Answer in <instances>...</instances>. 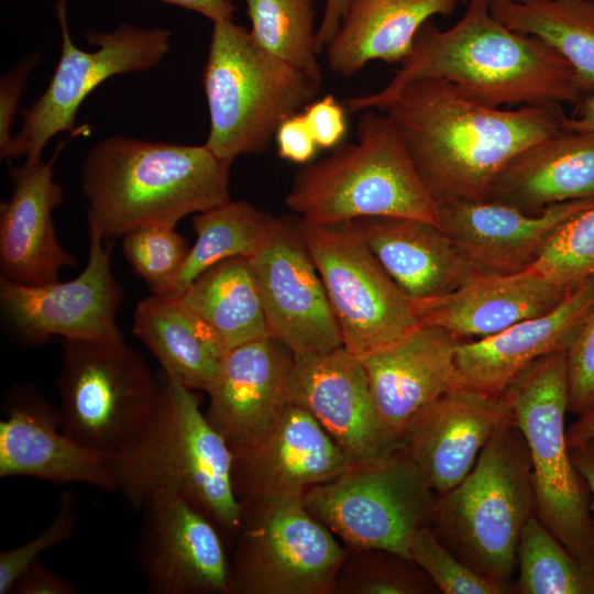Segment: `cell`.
<instances>
[{"label": "cell", "instance_id": "21", "mask_svg": "<svg viewBox=\"0 0 594 594\" xmlns=\"http://www.w3.org/2000/svg\"><path fill=\"white\" fill-rule=\"evenodd\" d=\"M594 202L570 200L530 215L491 200L437 202V224L483 273L509 274L529 268L568 220Z\"/></svg>", "mask_w": 594, "mask_h": 594}, {"label": "cell", "instance_id": "37", "mask_svg": "<svg viewBox=\"0 0 594 594\" xmlns=\"http://www.w3.org/2000/svg\"><path fill=\"white\" fill-rule=\"evenodd\" d=\"M410 560L444 594H505L514 585L492 580L462 562L437 537L432 527L419 529L409 549Z\"/></svg>", "mask_w": 594, "mask_h": 594}, {"label": "cell", "instance_id": "1", "mask_svg": "<svg viewBox=\"0 0 594 594\" xmlns=\"http://www.w3.org/2000/svg\"><path fill=\"white\" fill-rule=\"evenodd\" d=\"M439 202L485 200L499 172L530 145L564 131L561 105L490 107L441 79L403 86L380 109Z\"/></svg>", "mask_w": 594, "mask_h": 594}, {"label": "cell", "instance_id": "49", "mask_svg": "<svg viewBox=\"0 0 594 594\" xmlns=\"http://www.w3.org/2000/svg\"><path fill=\"white\" fill-rule=\"evenodd\" d=\"M563 127L565 131L594 132V91L576 105L573 116H566Z\"/></svg>", "mask_w": 594, "mask_h": 594}, {"label": "cell", "instance_id": "42", "mask_svg": "<svg viewBox=\"0 0 594 594\" xmlns=\"http://www.w3.org/2000/svg\"><path fill=\"white\" fill-rule=\"evenodd\" d=\"M38 55L31 53L7 72L0 80V158L4 161L13 134L11 132L20 97L26 80L38 63Z\"/></svg>", "mask_w": 594, "mask_h": 594}, {"label": "cell", "instance_id": "50", "mask_svg": "<svg viewBox=\"0 0 594 594\" xmlns=\"http://www.w3.org/2000/svg\"><path fill=\"white\" fill-rule=\"evenodd\" d=\"M590 438H594V407L580 415L579 419L566 430L569 446Z\"/></svg>", "mask_w": 594, "mask_h": 594}, {"label": "cell", "instance_id": "36", "mask_svg": "<svg viewBox=\"0 0 594 594\" xmlns=\"http://www.w3.org/2000/svg\"><path fill=\"white\" fill-rule=\"evenodd\" d=\"M530 267L569 292L594 276V202L557 230Z\"/></svg>", "mask_w": 594, "mask_h": 594}, {"label": "cell", "instance_id": "10", "mask_svg": "<svg viewBox=\"0 0 594 594\" xmlns=\"http://www.w3.org/2000/svg\"><path fill=\"white\" fill-rule=\"evenodd\" d=\"M231 593L324 594L348 561L338 537L305 506L302 496L242 505Z\"/></svg>", "mask_w": 594, "mask_h": 594}, {"label": "cell", "instance_id": "19", "mask_svg": "<svg viewBox=\"0 0 594 594\" xmlns=\"http://www.w3.org/2000/svg\"><path fill=\"white\" fill-rule=\"evenodd\" d=\"M354 463L302 407L289 403L256 444L233 454L232 485L242 505L276 496H302Z\"/></svg>", "mask_w": 594, "mask_h": 594}, {"label": "cell", "instance_id": "46", "mask_svg": "<svg viewBox=\"0 0 594 594\" xmlns=\"http://www.w3.org/2000/svg\"><path fill=\"white\" fill-rule=\"evenodd\" d=\"M167 4L176 6L209 19L212 24L233 20L237 7L231 0H157Z\"/></svg>", "mask_w": 594, "mask_h": 594}, {"label": "cell", "instance_id": "40", "mask_svg": "<svg viewBox=\"0 0 594 594\" xmlns=\"http://www.w3.org/2000/svg\"><path fill=\"white\" fill-rule=\"evenodd\" d=\"M78 520L74 493L65 491L59 496L56 515L45 530L21 546L0 552V594L12 592L20 575L43 551L73 538Z\"/></svg>", "mask_w": 594, "mask_h": 594}, {"label": "cell", "instance_id": "9", "mask_svg": "<svg viewBox=\"0 0 594 594\" xmlns=\"http://www.w3.org/2000/svg\"><path fill=\"white\" fill-rule=\"evenodd\" d=\"M57 389L63 432L109 459L146 426L161 382L125 341L64 340Z\"/></svg>", "mask_w": 594, "mask_h": 594}, {"label": "cell", "instance_id": "3", "mask_svg": "<svg viewBox=\"0 0 594 594\" xmlns=\"http://www.w3.org/2000/svg\"><path fill=\"white\" fill-rule=\"evenodd\" d=\"M229 168L205 144L107 136L81 166L88 229L106 241L145 226L175 228L230 200Z\"/></svg>", "mask_w": 594, "mask_h": 594}, {"label": "cell", "instance_id": "30", "mask_svg": "<svg viewBox=\"0 0 594 594\" xmlns=\"http://www.w3.org/2000/svg\"><path fill=\"white\" fill-rule=\"evenodd\" d=\"M132 331L166 375L193 391H208L222 354L178 297L152 294L142 299L134 311Z\"/></svg>", "mask_w": 594, "mask_h": 594}, {"label": "cell", "instance_id": "5", "mask_svg": "<svg viewBox=\"0 0 594 594\" xmlns=\"http://www.w3.org/2000/svg\"><path fill=\"white\" fill-rule=\"evenodd\" d=\"M286 205L310 224L365 217L414 218L437 224V201L393 122L375 109L361 116L355 142L339 144L329 156L297 172Z\"/></svg>", "mask_w": 594, "mask_h": 594}, {"label": "cell", "instance_id": "14", "mask_svg": "<svg viewBox=\"0 0 594 594\" xmlns=\"http://www.w3.org/2000/svg\"><path fill=\"white\" fill-rule=\"evenodd\" d=\"M89 229V255L82 272L68 282L23 285L0 278L6 323L29 345L54 338L123 342L117 312L123 288L111 270V249Z\"/></svg>", "mask_w": 594, "mask_h": 594}, {"label": "cell", "instance_id": "35", "mask_svg": "<svg viewBox=\"0 0 594 594\" xmlns=\"http://www.w3.org/2000/svg\"><path fill=\"white\" fill-rule=\"evenodd\" d=\"M519 594H594V570L579 562L534 514L517 549Z\"/></svg>", "mask_w": 594, "mask_h": 594}, {"label": "cell", "instance_id": "20", "mask_svg": "<svg viewBox=\"0 0 594 594\" xmlns=\"http://www.w3.org/2000/svg\"><path fill=\"white\" fill-rule=\"evenodd\" d=\"M0 420V477L26 476L56 484L84 483L117 492L108 458L67 437L58 409L30 384L12 387Z\"/></svg>", "mask_w": 594, "mask_h": 594}, {"label": "cell", "instance_id": "51", "mask_svg": "<svg viewBox=\"0 0 594 594\" xmlns=\"http://www.w3.org/2000/svg\"><path fill=\"white\" fill-rule=\"evenodd\" d=\"M458 2L468 3L469 0H457Z\"/></svg>", "mask_w": 594, "mask_h": 594}, {"label": "cell", "instance_id": "28", "mask_svg": "<svg viewBox=\"0 0 594 594\" xmlns=\"http://www.w3.org/2000/svg\"><path fill=\"white\" fill-rule=\"evenodd\" d=\"M594 197V132L562 131L513 157L485 200L536 215L548 207Z\"/></svg>", "mask_w": 594, "mask_h": 594}, {"label": "cell", "instance_id": "47", "mask_svg": "<svg viewBox=\"0 0 594 594\" xmlns=\"http://www.w3.org/2000/svg\"><path fill=\"white\" fill-rule=\"evenodd\" d=\"M572 463L584 479L591 492V506L594 512V438L569 446Z\"/></svg>", "mask_w": 594, "mask_h": 594}, {"label": "cell", "instance_id": "45", "mask_svg": "<svg viewBox=\"0 0 594 594\" xmlns=\"http://www.w3.org/2000/svg\"><path fill=\"white\" fill-rule=\"evenodd\" d=\"M12 592L16 594H77L68 581L34 561L16 580Z\"/></svg>", "mask_w": 594, "mask_h": 594}, {"label": "cell", "instance_id": "44", "mask_svg": "<svg viewBox=\"0 0 594 594\" xmlns=\"http://www.w3.org/2000/svg\"><path fill=\"white\" fill-rule=\"evenodd\" d=\"M275 140L278 156L293 163L308 164L319 148L302 112L285 119L276 131Z\"/></svg>", "mask_w": 594, "mask_h": 594}, {"label": "cell", "instance_id": "2", "mask_svg": "<svg viewBox=\"0 0 594 594\" xmlns=\"http://www.w3.org/2000/svg\"><path fill=\"white\" fill-rule=\"evenodd\" d=\"M400 68L380 91L346 101L351 112L380 109L406 84L441 79L483 105H578L587 94L571 65L541 38L512 31L490 11V0H469L463 16L439 30L418 31Z\"/></svg>", "mask_w": 594, "mask_h": 594}, {"label": "cell", "instance_id": "26", "mask_svg": "<svg viewBox=\"0 0 594 594\" xmlns=\"http://www.w3.org/2000/svg\"><path fill=\"white\" fill-rule=\"evenodd\" d=\"M569 293L529 267L509 274L483 273L449 294L414 302L420 324L439 327L464 342L544 315Z\"/></svg>", "mask_w": 594, "mask_h": 594}, {"label": "cell", "instance_id": "25", "mask_svg": "<svg viewBox=\"0 0 594 594\" xmlns=\"http://www.w3.org/2000/svg\"><path fill=\"white\" fill-rule=\"evenodd\" d=\"M459 343L439 327L419 324L393 344L360 359L377 413L402 442L419 413L459 387L454 363Z\"/></svg>", "mask_w": 594, "mask_h": 594}, {"label": "cell", "instance_id": "31", "mask_svg": "<svg viewBox=\"0 0 594 594\" xmlns=\"http://www.w3.org/2000/svg\"><path fill=\"white\" fill-rule=\"evenodd\" d=\"M221 354L268 337L257 283L245 257H231L195 278L178 296Z\"/></svg>", "mask_w": 594, "mask_h": 594}, {"label": "cell", "instance_id": "48", "mask_svg": "<svg viewBox=\"0 0 594 594\" xmlns=\"http://www.w3.org/2000/svg\"><path fill=\"white\" fill-rule=\"evenodd\" d=\"M346 3L348 0H324L322 20L316 33L319 53L324 50L336 34L345 11Z\"/></svg>", "mask_w": 594, "mask_h": 594}, {"label": "cell", "instance_id": "43", "mask_svg": "<svg viewBox=\"0 0 594 594\" xmlns=\"http://www.w3.org/2000/svg\"><path fill=\"white\" fill-rule=\"evenodd\" d=\"M302 114L318 147L329 150L342 143L348 129L345 109L333 95L311 101Z\"/></svg>", "mask_w": 594, "mask_h": 594}, {"label": "cell", "instance_id": "22", "mask_svg": "<svg viewBox=\"0 0 594 594\" xmlns=\"http://www.w3.org/2000/svg\"><path fill=\"white\" fill-rule=\"evenodd\" d=\"M63 146L48 161L25 158L22 166L9 169L12 189L0 206L1 278L45 285L58 282L64 267L77 265L76 256L59 243L52 216L65 201L53 172Z\"/></svg>", "mask_w": 594, "mask_h": 594}, {"label": "cell", "instance_id": "13", "mask_svg": "<svg viewBox=\"0 0 594 594\" xmlns=\"http://www.w3.org/2000/svg\"><path fill=\"white\" fill-rule=\"evenodd\" d=\"M61 57L43 94L22 110V125L13 135L4 161L24 155L42 157L56 134L75 130L79 107L107 79L157 66L170 50L172 32L164 28H139L121 23L109 32L89 30L85 37L97 46L84 51L72 41L67 0H57Z\"/></svg>", "mask_w": 594, "mask_h": 594}, {"label": "cell", "instance_id": "8", "mask_svg": "<svg viewBox=\"0 0 594 594\" xmlns=\"http://www.w3.org/2000/svg\"><path fill=\"white\" fill-rule=\"evenodd\" d=\"M529 450L535 515L582 564L594 570L591 492L566 440V351L539 358L498 396Z\"/></svg>", "mask_w": 594, "mask_h": 594}, {"label": "cell", "instance_id": "18", "mask_svg": "<svg viewBox=\"0 0 594 594\" xmlns=\"http://www.w3.org/2000/svg\"><path fill=\"white\" fill-rule=\"evenodd\" d=\"M294 354L265 337L240 344L220 358L218 372L206 392V417L232 453L264 439L290 403Z\"/></svg>", "mask_w": 594, "mask_h": 594}, {"label": "cell", "instance_id": "12", "mask_svg": "<svg viewBox=\"0 0 594 594\" xmlns=\"http://www.w3.org/2000/svg\"><path fill=\"white\" fill-rule=\"evenodd\" d=\"M297 227L349 353L362 359L420 324L414 299L382 267L353 220L327 224L299 220Z\"/></svg>", "mask_w": 594, "mask_h": 594}, {"label": "cell", "instance_id": "29", "mask_svg": "<svg viewBox=\"0 0 594 594\" xmlns=\"http://www.w3.org/2000/svg\"><path fill=\"white\" fill-rule=\"evenodd\" d=\"M457 0H348L340 25L327 44L330 70L349 77L372 61L402 63L420 28L449 15Z\"/></svg>", "mask_w": 594, "mask_h": 594}, {"label": "cell", "instance_id": "38", "mask_svg": "<svg viewBox=\"0 0 594 594\" xmlns=\"http://www.w3.org/2000/svg\"><path fill=\"white\" fill-rule=\"evenodd\" d=\"M122 238L128 263L150 290L173 277L190 250L188 240L167 226L141 227Z\"/></svg>", "mask_w": 594, "mask_h": 594}, {"label": "cell", "instance_id": "34", "mask_svg": "<svg viewBox=\"0 0 594 594\" xmlns=\"http://www.w3.org/2000/svg\"><path fill=\"white\" fill-rule=\"evenodd\" d=\"M254 42L267 53L322 81L314 0H244Z\"/></svg>", "mask_w": 594, "mask_h": 594}, {"label": "cell", "instance_id": "24", "mask_svg": "<svg viewBox=\"0 0 594 594\" xmlns=\"http://www.w3.org/2000/svg\"><path fill=\"white\" fill-rule=\"evenodd\" d=\"M593 308L594 276L544 315L519 321L492 337L460 342L454 358L458 386L498 397L532 362L566 351Z\"/></svg>", "mask_w": 594, "mask_h": 594}, {"label": "cell", "instance_id": "16", "mask_svg": "<svg viewBox=\"0 0 594 594\" xmlns=\"http://www.w3.org/2000/svg\"><path fill=\"white\" fill-rule=\"evenodd\" d=\"M141 512L134 554L150 593H231L220 530L205 513L169 492L153 495Z\"/></svg>", "mask_w": 594, "mask_h": 594}, {"label": "cell", "instance_id": "4", "mask_svg": "<svg viewBox=\"0 0 594 594\" xmlns=\"http://www.w3.org/2000/svg\"><path fill=\"white\" fill-rule=\"evenodd\" d=\"M160 382L158 404L146 426L108 459L117 492L135 510L157 493L180 495L234 537L242 506L232 485L233 453L201 411L197 391L163 371Z\"/></svg>", "mask_w": 594, "mask_h": 594}, {"label": "cell", "instance_id": "6", "mask_svg": "<svg viewBox=\"0 0 594 594\" xmlns=\"http://www.w3.org/2000/svg\"><path fill=\"white\" fill-rule=\"evenodd\" d=\"M534 514L528 446L505 416L469 475L437 495L432 529L474 571L509 584L517 569L521 530Z\"/></svg>", "mask_w": 594, "mask_h": 594}, {"label": "cell", "instance_id": "23", "mask_svg": "<svg viewBox=\"0 0 594 594\" xmlns=\"http://www.w3.org/2000/svg\"><path fill=\"white\" fill-rule=\"evenodd\" d=\"M505 416L499 397L455 387L414 418L403 448L429 487L443 495L469 475Z\"/></svg>", "mask_w": 594, "mask_h": 594}, {"label": "cell", "instance_id": "7", "mask_svg": "<svg viewBox=\"0 0 594 594\" xmlns=\"http://www.w3.org/2000/svg\"><path fill=\"white\" fill-rule=\"evenodd\" d=\"M320 82L260 47L233 20L213 23L202 86L205 145L223 163L267 150L280 123L315 100Z\"/></svg>", "mask_w": 594, "mask_h": 594}, {"label": "cell", "instance_id": "11", "mask_svg": "<svg viewBox=\"0 0 594 594\" xmlns=\"http://www.w3.org/2000/svg\"><path fill=\"white\" fill-rule=\"evenodd\" d=\"M436 499L403 447L381 461L353 464L302 495L306 508L346 547L409 560L416 532L432 527Z\"/></svg>", "mask_w": 594, "mask_h": 594}, {"label": "cell", "instance_id": "41", "mask_svg": "<svg viewBox=\"0 0 594 594\" xmlns=\"http://www.w3.org/2000/svg\"><path fill=\"white\" fill-rule=\"evenodd\" d=\"M568 409L578 416L594 407V308L566 350Z\"/></svg>", "mask_w": 594, "mask_h": 594}, {"label": "cell", "instance_id": "39", "mask_svg": "<svg viewBox=\"0 0 594 594\" xmlns=\"http://www.w3.org/2000/svg\"><path fill=\"white\" fill-rule=\"evenodd\" d=\"M353 562L350 573L343 574L341 588L358 594H420L432 593L436 585L414 561L386 551H366Z\"/></svg>", "mask_w": 594, "mask_h": 594}, {"label": "cell", "instance_id": "17", "mask_svg": "<svg viewBox=\"0 0 594 594\" xmlns=\"http://www.w3.org/2000/svg\"><path fill=\"white\" fill-rule=\"evenodd\" d=\"M289 398L321 425L354 464L381 461L403 447L377 413L362 361L343 346L294 355Z\"/></svg>", "mask_w": 594, "mask_h": 594}, {"label": "cell", "instance_id": "33", "mask_svg": "<svg viewBox=\"0 0 594 594\" xmlns=\"http://www.w3.org/2000/svg\"><path fill=\"white\" fill-rule=\"evenodd\" d=\"M274 217L243 200H229L193 217L196 241L178 272L152 294L178 296L195 278L231 257L250 260L263 246Z\"/></svg>", "mask_w": 594, "mask_h": 594}, {"label": "cell", "instance_id": "15", "mask_svg": "<svg viewBox=\"0 0 594 594\" xmlns=\"http://www.w3.org/2000/svg\"><path fill=\"white\" fill-rule=\"evenodd\" d=\"M249 261L270 338L294 355L322 354L343 346L322 279L297 223L274 218L266 241Z\"/></svg>", "mask_w": 594, "mask_h": 594}, {"label": "cell", "instance_id": "32", "mask_svg": "<svg viewBox=\"0 0 594 594\" xmlns=\"http://www.w3.org/2000/svg\"><path fill=\"white\" fill-rule=\"evenodd\" d=\"M490 11L512 31L548 43L571 65L586 94L594 91L592 0H490Z\"/></svg>", "mask_w": 594, "mask_h": 594}, {"label": "cell", "instance_id": "27", "mask_svg": "<svg viewBox=\"0 0 594 594\" xmlns=\"http://www.w3.org/2000/svg\"><path fill=\"white\" fill-rule=\"evenodd\" d=\"M353 222L382 267L413 299L443 296L483 274L435 223L402 217Z\"/></svg>", "mask_w": 594, "mask_h": 594}]
</instances>
